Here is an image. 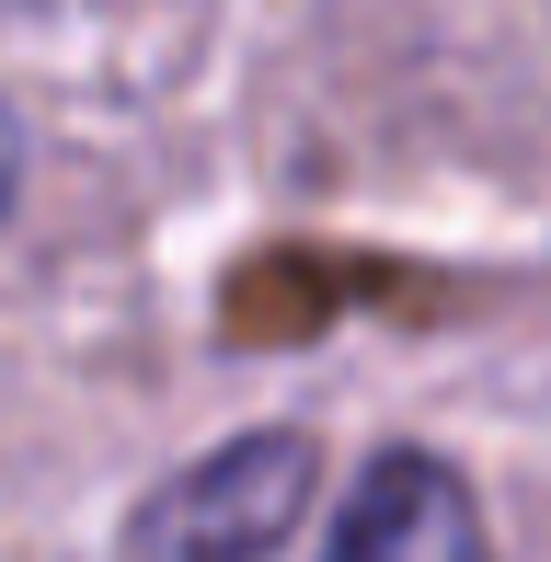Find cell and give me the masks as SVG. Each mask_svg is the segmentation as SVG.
Masks as SVG:
<instances>
[{
  "mask_svg": "<svg viewBox=\"0 0 551 562\" xmlns=\"http://www.w3.org/2000/svg\"><path fill=\"white\" fill-rule=\"evenodd\" d=\"M322 562H494V540H483L471 482L437 448H380L345 494V528Z\"/></svg>",
  "mask_w": 551,
  "mask_h": 562,
  "instance_id": "2",
  "label": "cell"
},
{
  "mask_svg": "<svg viewBox=\"0 0 551 562\" xmlns=\"http://www.w3.org/2000/svg\"><path fill=\"white\" fill-rule=\"evenodd\" d=\"M311 471L322 459H311L299 425H265V437H230V448L184 459L161 494H138L127 562H265L311 517Z\"/></svg>",
  "mask_w": 551,
  "mask_h": 562,
  "instance_id": "1",
  "label": "cell"
},
{
  "mask_svg": "<svg viewBox=\"0 0 551 562\" xmlns=\"http://www.w3.org/2000/svg\"><path fill=\"white\" fill-rule=\"evenodd\" d=\"M12 184H23V138H12V115H0V218H12Z\"/></svg>",
  "mask_w": 551,
  "mask_h": 562,
  "instance_id": "3",
  "label": "cell"
}]
</instances>
